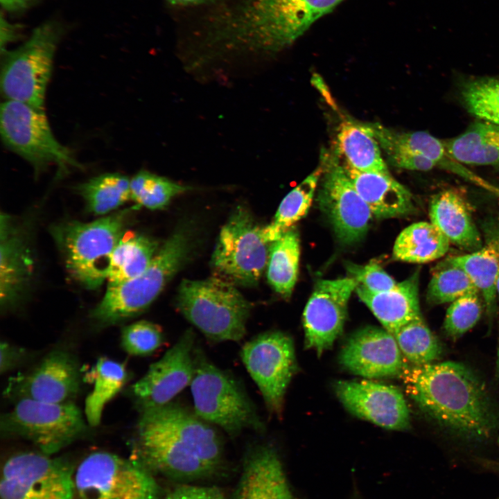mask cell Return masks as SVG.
<instances>
[{"label": "cell", "instance_id": "9", "mask_svg": "<svg viewBox=\"0 0 499 499\" xmlns=\"http://www.w3.org/2000/svg\"><path fill=\"white\" fill-rule=\"evenodd\" d=\"M0 130L6 146L27 161L36 175L51 166L58 167L60 175L82 167L71 151L56 139L44 111L6 100L1 105Z\"/></svg>", "mask_w": 499, "mask_h": 499}, {"label": "cell", "instance_id": "19", "mask_svg": "<svg viewBox=\"0 0 499 499\" xmlns=\"http://www.w3.org/2000/svg\"><path fill=\"white\" fill-rule=\"evenodd\" d=\"M335 393L353 415L382 428L404 430L410 427V411L396 387L371 380H342Z\"/></svg>", "mask_w": 499, "mask_h": 499}, {"label": "cell", "instance_id": "1", "mask_svg": "<svg viewBox=\"0 0 499 499\" xmlns=\"http://www.w3.org/2000/svg\"><path fill=\"white\" fill-rule=\"evenodd\" d=\"M137 429L141 461L166 475L200 478L222 462V441L214 426L177 403L140 410Z\"/></svg>", "mask_w": 499, "mask_h": 499}, {"label": "cell", "instance_id": "45", "mask_svg": "<svg viewBox=\"0 0 499 499\" xmlns=\"http://www.w3.org/2000/svg\"><path fill=\"white\" fill-rule=\"evenodd\" d=\"M21 355L22 350L18 349L6 342H2L1 343V372H6L11 369Z\"/></svg>", "mask_w": 499, "mask_h": 499}, {"label": "cell", "instance_id": "5", "mask_svg": "<svg viewBox=\"0 0 499 499\" xmlns=\"http://www.w3.org/2000/svg\"><path fill=\"white\" fill-rule=\"evenodd\" d=\"M134 207L94 221H67L51 227L71 277L87 289H96L107 279L112 253L126 232Z\"/></svg>", "mask_w": 499, "mask_h": 499}, {"label": "cell", "instance_id": "14", "mask_svg": "<svg viewBox=\"0 0 499 499\" xmlns=\"http://www.w3.org/2000/svg\"><path fill=\"white\" fill-rule=\"evenodd\" d=\"M240 358L268 412L280 417L286 389L297 369L292 339L277 331L260 333L243 346Z\"/></svg>", "mask_w": 499, "mask_h": 499}, {"label": "cell", "instance_id": "8", "mask_svg": "<svg viewBox=\"0 0 499 499\" xmlns=\"http://www.w3.org/2000/svg\"><path fill=\"white\" fill-rule=\"evenodd\" d=\"M60 36L57 24L45 22L36 27L19 48L4 51L1 89L6 100L45 111L46 91Z\"/></svg>", "mask_w": 499, "mask_h": 499}, {"label": "cell", "instance_id": "10", "mask_svg": "<svg viewBox=\"0 0 499 499\" xmlns=\"http://www.w3.org/2000/svg\"><path fill=\"white\" fill-rule=\"evenodd\" d=\"M270 245L250 211L238 206L218 235L211 259L213 276L236 286H254L267 267Z\"/></svg>", "mask_w": 499, "mask_h": 499}, {"label": "cell", "instance_id": "27", "mask_svg": "<svg viewBox=\"0 0 499 499\" xmlns=\"http://www.w3.org/2000/svg\"><path fill=\"white\" fill-rule=\"evenodd\" d=\"M444 143L450 157L461 164L499 168V125L477 119Z\"/></svg>", "mask_w": 499, "mask_h": 499}, {"label": "cell", "instance_id": "3", "mask_svg": "<svg viewBox=\"0 0 499 499\" xmlns=\"http://www.w3.org/2000/svg\"><path fill=\"white\" fill-rule=\"evenodd\" d=\"M343 1L242 0L213 21L211 40L222 53H276Z\"/></svg>", "mask_w": 499, "mask_h": 499}, {"label": "cell", "instance_id": "53", "mask_svg": "<svg viewBox=\"0 0 499 499\" xmlns=\"http://www.w3.org/2000/svg\"><path fill=\"white\" fill-rule=\"evenodd\" d=\"M497 499H499V498H498Z\"/></svg>", "mask_w": 499, "mask_h": 499}, {"label": "cell", "instance_id": "28", "mask_svg": "<svg viewBox=\"0 0 499 499\" xmlns=\"http://www.w3.org/2000/svg\"><path fill=\"white\" fill-rule=\"evenodd\" d=\"M336 150L350 168L362 172L389 173L380 146L367 123L342 121L337 134Z\"/></svg>", "mask_w": 499, "mask_h": 499}, {"label": "cell", "instance_id": "41", "mask_svg": "<svg viewBox=\"0 0 499 499\" xmlns=\"http://www.w3.org/2000/svg\"><path fill=\"white\" fill-rule=\"evenodd\" d=\"M122 348L132 356H145L154 353L164 342L161 329L141 320L125 326L121 331Z\"/></svg>", "mask_w": 499, "mask_h": 499}, {"label": "cell", "instance_id": "48", "mask_svg": "<svg viewBox=\"0 0 499 499\" xmlns=\"http://www.w3.org/2000/svg\"><path fill=\"white\" fill-rule=\"evenodd\" d=\"M170 3L176 5H191L200 3L207 0H168Z\"/></svg>", "mask_w": 499, "mask_h": 499}, {"label": "cell", "instance_id": "15", "mask_svg": "<svg viewBox=\"0 0 499 499\" xmlns=\"http://www.w3.org/2000/svg\"><path fill=\"white\" fill-rule=\"evenodd\" d=\"M323 173L318 202L338 240L352 244L367 232L372 213L336 157L322 160Z\"/></svg>", "mask_w": 499, "mask_h": 499}, {"label": "cell", "instance_id": "18", "mask_svg": "<svg viewBox=\"0 0 499 499\" xmlns=\"http://www.w3.org/2000/svg\"><path fill=\"white\" fill-rule=\"evenodd\" d=\"M77 361L66 351L49 353L33 371L12 378L5 394L16 401L31 399L46 403L72 401L80 388Z\"/></svg>", "mask_w": 499, "mask_h": 499}, {"label": "cell", "instance_id": "30", "mask_svg": "<svg viewBox=\"0 0 499 499\" xmlns=\"http://www.w3.org/2000/svg\"><path fill=\"white\" fill-rule=\"evenodd\" d=\"M450 244L431 222H419L408 226L399 234L394 245L393 256L405 262L428 263L444 256Z\"/></svg>", "mask_w": 499, "mask_h": 499}, {"label": "cell", "instance_id": "39", "mask_svg": "<svg viewBox=\"0 0 499 499\" xmlns=\"http://www.w3.org/2000/svg\"><path fill=\"white\" fill-rule=\"evenodd\" d=\"M479 292L467 273L448 260L432 274L426 298L431 304L451 303L469 293Z\"/></svg>", "mask_w": 499, "mask_h": 499}, {"label": "cell", "instance_id": "37", "mask_svg": "<svg viewBox=\"0 0 499 499\" xmlns=\"http://www.w3.org/2000/svg\"><path fill=\"white\" fill-rule=\"evenodd\" d=\"M462 105L477 119L499 125V76L471 78L461 85Z\"/></svg>", "mask_w": 499, "mask_h": 499}, {"label": "cell", "instance_id": "49", "mask_svg": "<svg viewBox=\"0 0 499 499\" xmlns=\"http://www.w3.org/2000/svg\"><path fill=\"white\" fill-rule=\"evenodd\" d=\"M484 189L493 193L499 200V187L488 182Z\"/></svg>", "mask_w": 499, "mask_h": 499}, {"label": "cell", "instance_id": "16", "mask_svg": "<svg viewBox=\"0 0 499 499\" xmlns=\"http://www.w3.org/2000/svg\"><path fill=\"white\" fill-rule=\"evenodd\" d=\"M195 333L185 331L177 342L131 387L140 410L166 405L190 386L194 373Z\"/></svg>", "mask_w": 499, "mask_h": 499}, {"label": "cell", "instance_id": "20", "mask_svg": "<svg viewBox=\"0 0 499 499\" xmlns=\"http://www.w3.org/2000/svg\"><path fill=\"white\" fill-rule=\"evenodd\" d=\"M339 360L348 371L369 378L400 376L405 366L394 335L372 326L353 334L342 349Z\"/></svg>", "mask_w": 499, "mask_h": 499}, {"label": "cell", "instance_id": "7", "mask_svg": "<svg viewBox=\"0 0 499 499\" xmlns=\"http://www.w3.org/2000/svg\"><path fill=\"white\" fill-rule=\"evenodd\" d=\"M193 362L190 387L199 417L232 437L247 429L265 430L254 403L232 375L216 366L199 347H195Z\"/></svg>", "mask_w": 499, "mask_h": 499}, {"label": "cell", "instance_id": "29", "mask_svg": "<svg viewBox=\"0 0 499 499\" xmlns=\"http://www.w3.org/2000/svg\"><path fill=\"white\" fill-rule=\"evenodd\" d=\"M159 249L154 239L126 231L112 253L107 286L121 284L141 274L149 266Z\"/></svg>", "mask_w": 499, "mask_h": 499}, {"label": "cell", "instance_id": "6", "mask_svg": "<svg viewBox=\"0 0 499 499\" xmlns=\"http://www.w3.org/2000/svg\"><path fill=\"white\" fill-rule=\"evenodd\" d=\"M176 306L213 342L240 341L252 308L236 286L214 276L184 279L178 288Z\"/></svg>", "mask_w": 499, "mask_h": 499}, {"label": "cell", "instance_id": "52", "mask_svg": "<svg viewBox=\"0 0 499 499\" xmlns=\"http://www.w3.org/2000/svg\"><path fill=\"white\" fill-rule=\"evenodd\" d=\"M498 446H499V438H498Z\"/></svg>", "mask_w": 499, "mask_h": 499}, {"label": "cell", "instance_id": "36", "mask_svg": "<svg viewBox=\"0 0 499 499\" xmlns=\"http://www.w3.org/2000/svg\"><path fill=\"white\" fill-rule=\"evenodd\" d=\"M393 335L403 356L411 365L432 363L441 356V344L421 316L403 325Z\"/></svg>", "mask_w": 499, "mask_h": 499}, {"label": "cell", "instance_id": "26", "mask_svg": "<svg viewBox=\"0 0 499 499\" xmlns=\"http://www.w3.org/2000/svg\"><path fill=\"white\" fill-rule=\"evenodd\" d=\"M383 149L396 148L421 155L438 168L452 172L468 181L475 173L464 167L448 153L444 141L424 131L396 132L379 123H367Z\"/></svg>", "mask_w": 499, "mask_h": 499}, {"label": "cell", "instance_id": "38", "mask_svg": "<svg viewBox=\"0 0 499 499\" xmlns=\"http://www.w3.org/2000/svg\"><path fill=\"white\" fill-rule=\"evenodd\" d=\"M130 189L131 200L150 209H162L176 195L193 189L146 170L130 179Z\"/></svg>", "mask_w": 499, "mask_h": 499}, {"label": "cell", "instance_id": "21", "mask_svg": "<svg viewBox=\"0 0 499 499\" xmlns=\"http://www.w3.org/2000/svg\"><path fill=\"white\" fill-rule=\"evenodd\" d=\"M0 301L3 309L15 306L31 283L33 257L28 233L6 213L1 215Z\"/></svg>", "mask_w": 499, "mask_h": 499}, {"label": "cell", "instance_id": "4", "mask_svg": "<svg viewBox=\"0 0 499 499\" xmlns=\"http://www.w3.org/2000/svg\"><path fill=\"white\" fill-rule=\"evenodd\" d=\"M194 227L183 224L159 249L141 274L115 286H107L104 297L91 311L98 324L107 326L132 317L157 299L175 274L189 261L195 246Z\"/></svg>", "mask_w": 499, "mask_h": 499}, {"label": "cell", "instance_id": "40", "mask_svg": "<svg viewBox=\"0 0 499 499\" xmlns=\"http://www.w3.org/2000/svg\"><path fill=\"white\" fill-rule=\"evenodd\" d=\"M479 292L464 295L450 303L448 308L444 329L452 338H457L471 329L482 315V301Z\"/></svg>", "mask_w": 499, "mask_h": 499}, {"label": "cell", "instance_id": "12", "mask_svg": "<svg viewBox=\"0 0 499 499\" xmlns=\"http://www.w3.org/2000/svg\"><path fill=\"white\" fill-rule=\"evenodd\" d=\"M74 483L79 499H160L159 485L141 461L105 451L80 463Z\"/></svg>", "mask_w": 499, "mask_h": 499}, {"label": "cell", "instance_id": "35", "mask_svg": "<svg viewBox=\"0 0 499 499\" xmlns=\"http://www.w3.org/2000/svg\"><path fill=\"white\" fill-rule=\"evenodd\" d=\"M130 182L119 173L94 177L77 187L87 210L95 215H105L124 204L130 198Z\"/></svg>", "mask_w": 499, "mask_h": 499}, {"label": "cell", "instance_id": "11", "mask_svg": "<svg viewBox=\"0 0 499 499\" xmlns=\"http://www.w3.org/2000/svg\"><path fill=\"white\" fill-rule=\"evenodd\" d=\"M87 427L81 411L72 401L55 403L20 399L1 418L2 433L26 439L50 455L82 437Z\"/></svg>", "mask_w": 499, "mask_h": 499}, {"label": "cell", "instance_id": "46", "mask_svg": "<svg viewBox=\"0 0 499 499\" xmlns=\"http://www.w3.org/2000/svg\"><path fill=\"white\" fill-rule=\"evenodd\" d=\"M17 25L10 24L3 17L1 18V51H5L6 46L16 40L19 30Z\"/></svg>", "mask_w": 499, "mask_h": 499}, {"label": "cell", "instance_id": "42", "mask_svg": "<svg viewBox=\"0 0 499 499\" xmlns=\"http://www.w3.org/2000/svg\"><path fill=\"white\" fill-rule=\"evenodd\" d=\"M349 272L359 285L372 292H384L393 289L397 285L377 263L370 262L364 265L349 263Z\"/></svg>", "mask_w": 499, "mask_h": 499}, {"label": "cell", "instance_id": "51", "mask_svg": "<svg viewBox=\"0 0 499 499\" xmlns=\"http://www.w3.org/2000/svg\"><path fill=\"white\" fill-rule=\"evenodd\" d=\"M497 295L499 297V279L497 284Z\"/></svg>", "mask_w": 499, "mask_h": 499}, {"label": "cell", "instance_id": "25", "mask_svg": "<svg viewBox=\"0 0 499 499\" xmlns=\"http://www.w3.org/2000/svg\"><path fill=\"white\" fill-rule=\"evenodd\" d=\"M429 215L430 222L450 243L471 252L482 247L466 204L455 190L446 189L435 194L430 203Z\"/></svg>", "mask_w": 499, "mask_h": 499}, {"label": "cell", "instance_id": "44", "mask_svg": "<svg viewBox=\"0 0 499 499\" xmlns=\"http://www.w3.org/2000/svg\"><path fill=\"white\" fill-rule=\"evenodd\" d=\"M165 499H226L216 487L183 484L170 491Z\"/></svg>", "mask_w": 499, "mask_h": 499}, {"label": "cell", "instance_id": "50", "mask_svg": "<svg viewBox=\"0 0 499 499\" xmlns=\"http://www.w3.org/2000/svg\"><path fill=\"white\" fill-rule=\"evenodd\" d=\"M496 369H497V373L499 374V346H498V354H497Z\"/></svg>", "mask_w": 499, "mask_h": 499}, {"label": "cell", "instance_id": "32", "mask_svg": "<svg viewBox=\"0 0 499 499\" xmlns=\"http://www.w3.org/2000/svg\"><path fill=\"white\" fill-rule=\"evenodd\" d=\"M94 384L85 403V417L91 426H98L105 405L124 386L128 374L125 365L107 357L100 358L87 374Z\"/></svg>", "mask_w": 499, "mask_h": 499}, {"label": "cell", "instance_id": "23", "mask_svg": "<svg viewBox=\"0 0 499 499\" xmlns=\"http://www.w3.org/2000/svg\"><path fill=\"white\" fill-rule=\"evenodd\" d=\"M387 331L394 334L399 328L421 317L419 300V272L397 283L393 289L372 292L358 284L355 290Z\"/></svg>", "mask_w": 499, "mask_h": 499}, {"label": "cell", "instance_id": "2", "mask_svg": "<svg viewBox=\"0 0 499 499\" xmlns=\"http://www.w3.org/2000/svg\"><path fill=\"white\" fill-rule=\"evenodd\" d=\"M400 377L412 399L438 423L465 438L482 440L498 417L484 385L453 361L405 366Z\"/></svg>", "mask_w": 499, "mask_h": 499}, {"label": "cell", "instance_id": "47", "mask_svg": "<svg viewBox=\"0 0 499 499\" xmlns=\"http://www.w3.org/2000/svg\"><path fill=\"white\" fill-rule=\"evenodd\" d=\"M37 0H0L1 7L8 12L24 11Z\"/></svg>", "mask_w": 499, "mask_h": 499}, {"label": "cell", "instance_id": "33", "mask_svg": "<svg viewBox=\"0 0 499 499\" xmlns=\"http://www.w3.org/2000/svg\"><path fill=\"white\" fill-rule=\"evenodd\" d=\"M323 170L322 164L282 200L272 222L263 227L264 238L269 243L281 238L307 214Z\"/></svg>", "mask_w": 499, "mask_h": 499}, {"label": "cell", "instance_id": "13", "mask_svg": "<svg viewBox=\"0 0 499 499\" xmlns=\"http://www.w3.org/2000/svg\"><path fill=\"white\" fill-rule=\"evenodd\" d=\"M71 466L60 458L44 453L21 452L3 465L1 499H74Z\"/></svg>", "mask_w": 499, "mask_h": 499}, {"label": "cell", "instance_id": "22", "mask_svg": "<svg viewBox=\"0 0 499 499\" xmlns=\"http://www.w3.org/2000/svg\"><path fill=\"white\" fill-rule=\"evenodd\" d=\"M234 499H295L273 448L258 445L249 451Z\"/></svg>", "mask_w": 499, "mask_h": 499}, {"label": "cell", "instance_id": "34", "mask_svg": "<svg viewBox=\"0 0 499 499\" xmlns=\"http://www.w3.org/2000/svg\"><path fill=\"white\" fill-rule=\"evenodd\" d=\"M299 256V238L294 228L270 243L267 278L272 288L282 297H290L293 290L298 277Z\"/></svg>", "mask_w": 499, "mask_h": 499}, {"label": "cell", "instance_id": "17", "mask_svg": "<svg viewBox=\"0 0 499 499\" xmlns=\"http://www.w3.org/2000/svg\"><path fill=\"white\" fill-rule=\"evenodd\" d=\"M352 277L319 281L303 313L306 349L321 356L343 330L349 300L358 286Z\"/></svg>", "mask_w": 499, "mask_h": 499}, {"label": "cell", "instance_id": "24", "mask_svg": "<svg viewBox=\"0 0 499 499\" xmlns=\"http://www.w3.org/2000/svg\"><path fill=\"white\" fill-rule=\"evenodd\" d=\"M343 166L373 216L393 218L410 212L413 207L410 192L389 173L362 172Z\"/></svg>", "mask_w": 499, "mask_h": 499}, {"label": "cell", "instance_id": "31", "mask_svg": "<svg viewBox=\"0 0 499 499\" xmlns=\"http://www.w3.org/2000/svg\"><path fill=\"white\" fill-rule=\"evenodd\" d=\"M448 261L467 273L482 294L487 313L491 315L498 296L499 237L491 239L475 251L451 257Z\"/></svg>", "mask_w": 499, "mask_h": 499}, {"label": "cell", "instance_id": "43", "mask_svg": "<svg viewBox=\"0 0 499 499\" xmlns=\"http://www.w3.org/2000/svg\"><path fill=\"white\" fill-rule=\"evenodd\" d=\"M383 150L389 162L400 168L428 171L437 167L434 161L419 154L396 148H388Z\"/></svg>", "mask_w": 499, "mask_h": 499}]
</instances>
